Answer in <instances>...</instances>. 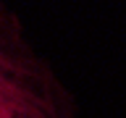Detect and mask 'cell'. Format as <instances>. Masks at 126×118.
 <instances>
[{
  "label": "cell",
  "mask_w": 126,
  "mask_h": 118,
  "mask_svg": "<svg viewBox=\"0 0 126 118\" xmlns=\"http://www.w3.org/2000/svg\"><path fill=\"white\" fill-rule=\"evenodd\" d=\"M0 118H84L76 92L8 0H0Z\"/></svg>",
  "instance_id": "obj_1"
}]
</instances>
